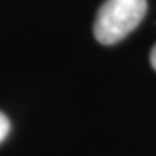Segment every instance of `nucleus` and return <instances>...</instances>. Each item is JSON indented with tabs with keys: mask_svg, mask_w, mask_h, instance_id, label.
Masks as SVG:
<instances>
[{
	"mask_svg": "<svg viewBox=\"0 0 156 156\" xmlns=\"http://www.w3.org/2000/svg\"><path fill=\"white\" fill-rule=\"evenodd\" d=\"M147 13V0H105L94 21L99 43L113 45L140 24Z\"/></svg>",
	"mask_w": 156,
	"mask_h": 156,
	"instance_id": "nucleus-1",
	"label": "nucleus"
},
{
	"mask_svg": "<svg viewBox=\"0 0 156 156\" xmlns=\"http://www.w3.org/2000/svg\"><path fill=\"white\" fill-rule=\"evenodd\" d=\"M10 132V119L0 112V142H3Z\"/></svg>",
	"mask_w": 156,
	"mask_h": 156,
	"instance_id": "nucleus-2",
	"label": "nucleus"
},
{
	"mask_svg": "<svg viewBox=\"0 0 156 156\" xmlns=\"http://www.w3.org/2000/svg\"><path fill=\"white\" fill-rule=\"evenodd\" d=\"M150 61H151V66H153V69L156 70V45H154V46H153V49H151Z\"/></svg>",
	"mask_w": 156,
	"mask_h": 156,
	"instance_id": "nucleus-3",
	"label": "nucleus"
}]
</instances>
